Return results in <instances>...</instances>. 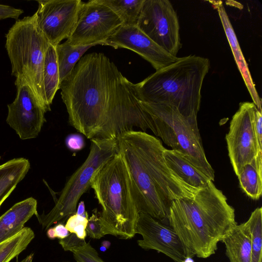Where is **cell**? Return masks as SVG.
Wrapping results in <instances>:
<instances>
[{
	"label": "cell",
	"instance_id": "9a60e30c",
	"mask_svg": "<svg viewBox=\"0 0 262 262\" xmlns=\"http://www.w3.org/2000/svg\"><path fill=\"white\" fill-rule=\"evenodd\" d=\"M104 45L133 51L149 62L156 71L179 58L161 48L137 26H121L104 41Z\"/></svg>",
	"mask_w": 262,
	"mask_h": 262
},
{
	"label": "cell",
	"instance_id": "3957f363",
	"mask_svg": "<svg viewBox=\"0 0 262 262\" xmlns=\"http://www.w3.org/2000/svg\"><path fill=\"white\" fill-rule=\"evenodd\" d=\"M167 220L192 258L214 254L218 243L237 225L234 209L212 181L192 196L173 201Z\"/></svg>",
	"mask_w": 262,
	"mask_h": 262
},
{
	"label": "cell",
	"instance_id": "8d00e7d4",
	"mask_svg": "<svg viewBox=\"0 0 262 262\" xmlns=\"http://www.w3.org/2000/svg\"><path fill=\"white\" fill-rule=\"evenodd\" d=\"M0 160H1V156H0Z\"/></svg>",
	"mask_w": 262,
	"mask_h": 262
},
{
	"label": "cell",
	"instance_id": "f1b7e54d",
	"mask_svg": "<svg viewBox=\"0 0 262 262\" xmlns=\"http://www.w3.org/2000/svg\"><path fill=\"white\" fill-rule=\"evenodd\" d=\"M86 231L90 237L94 239H100L105 235L100 219L99 211L97 209L93 210L92 215L88 219Z\"/></svg>",
	"mask_w": 262,
	"mask_h": 262
},
{
	"label": "cell",
	"instance_id": "484cf974",
	"mask_svg": "<svg viewBox=\"0 0 262 262\" xmlns=\"http://www.w3.org/2000/svg\"><path fill=\"white\" fill-rule=\"evenodd\" d=\"M34 231L24 227L19 233L0 244V262H10L25 250L34 239Z\"/></svg>",
	"mask_w": 262,
	"mask_h": 262
},
{
	"label": "cell",
	"instance_id": "4dcf8cb0",
	"mask_svg": "<svg viewBox=\"0 0 262 262\" xmlns=\"http://www.w3.org/2000/svg\"><path fill=\"white\" fill-rule=\"evenodd\" d=\"M24 12V11L22 9L0 4V20L7 18H13L17 20Z\"/></svg>",
	"mask_w": 262,
	"mask_h": 262
},
{
	"label": "cell",
	"instance_id": "d590c367",
	"mask_svg": "<svg viewBox=\"0 0 262 262\" xmlns=\"http://www.w3.org/2000/svg\"><path fill=\"white\" fill-rule=\"evenodd\" d=\"M182 262H194V261L192 257H187Z\"/></svg>",
	"mask_w": 262,
	"mask_h": 262
},
{
	"label": "cell",
	"instance_id": "7c38bea8",
	"mask_svg": "<svg viewBox=\"0 0 262 262\" xmlns=\"http://www.w3.org/2000/svg\"><path fill=\"white\" fill-rule=\"evenodd\" d=\"M17 93L7 105L6 122L22 140L36 138L46 122V113L35 93L24 80L16 78Z\"/></svg>",
	"mask_w": 262,
	"mask_h": 262
},
{
	"label": "cell",
	"instance_id": "52a82bcc",
	"mask_svg": "<svg viewBox=\"0 0 262 262\" xmlns=\"http://www.w3.org/2000/svg\"><path fill=\"white\" fill-rule=\"evenodd\" d=\"M140 102L151 119L156 136L213 182L214 171L205 155L197 117H186L169 104Z\"/></svg>",
	"mask_w": 262,
	"mask_h": 262
},
{
	"label": "cell",
	"instance_id": "5b68a950",
	"mask_svg": "<svg viewBox=\"0 0 262 262\" xmlns=\"http://www.w3.org/2000/svg\"><path fill=\"white\" fill-rule=\"evenodd\" d=\"M103 232L124 239L134 237L139 212L133 198L126 164L118 152L104 164L91 180Z\"/></svg>",
	"mask_w": 262,
	"mask_h": 262
},
{
	"label": "cell",
	"instance_id": "30bf717a",
	"mask_svg": "<svg viewBox=\"0 0 262 262\" xmlns=\"http://www.w3.org/2000/svg\"><path fill=\"white\" fill-rule=\"evenodd\" d=\"M257 109L253 102H241L226 135L229 157L237 176L246 164L250 163L258 152H262L254 129Z\"/></svg>",
	"mask_w": 262,
	"mask_h": 262
},
{
	"label": "cell",
	"instance_id": "ffe728a7",
	"mask_svg": "<svg viewBox=\"0 0 262 262\" xmlns=\"http://www.w3.org/2000/svg\"><path fill=\"white\" fill-rule=\"evenodd\" d=\"M30 168L29 161L14 158L0 165V206L11 194Z\"/></svg>",
	"mask_w": 262,
	"mask_h": 262
},
{
	"label": "cell",
	"instance_id": "6da1fadb",
	"mask_svg": "<svg viewBox=\"0 0 262 262\" xmlns=\"http://www.w3.org/2000/svg\"><path fill=\"white\" fill-rule=\"evenodd\" d=\"M116 139L139 213L163 221L167 219L173 201L191 197L198 191L186 185L168 167L164 157L166 148L158 138L132 130L121 134Z\"/></svg>",
	"mask_w": 262,
	"mask_h": 262
},
{
	"label": "cell",
	"instance_id": "9c48e42d",
	"mask_svg": "<svg viewBox=\"0 0 262 262\" xmlns=\"http://www.w3.org/2000/svg\"><path fill=\"white\" fill-rule=\"evenodd\" d=\"M138 28L171 55L182 47L176 11L168 0H144Z\"/></svg>",
	"mask_w": 262,
	"mask_h": 262
},
{
	"label": "cell",
	"instance_id": "8fae6325",
	"mask_svg": "<svg viewBox=\"0 0 262 262\" xmlns=\"http://www.w3.org/2000/svg\"><path fill=\"white\" fill-rule=\"evenodd\" d=\"M122 25L114 12L98 0L82 2L75 29L66 41L72 46L104 45Z\"/></svg>",
	"mask_w": 262,
	"mask_h": 262
},
{
	"label": "cell",
	"instance_id": "4316f807",
	"mask_svg": "<svg viewBox=\"0 0 262 262\" xmlns=\"http://www.w3.org/2000/svg\"><path fill=\"white\" fill-rule=\"evenodd\" d=\"M244 223L251 239V262H262V208H256Z\"/></svg>",
	"mask_w": 262,
	"mask_h": 262
},
{
	"label": "cell",
	"instance_id": "4fadbf2b",
	"mask_svg": "<svg viewBox=\"0 0 262 262\" xmlns=\"http://www.w3.org/2000/svg\"><path fill=\"white\" fill-rule=\"evenodd\" d=\"M35 13L36 23L49 42L56 47L68 39L76 26L82 2L80 0H39Z\"/></svg>",
	"mask_w": 262,
	"mask_h": 262
},
{
	"label": "cell",
	"instance_id": "d4e9b609",
	"mask_svg": "<svg viewBox=\"0 0 262 262\" xmlns=\"http://www.w3.org/2000/svg\"><path fill=\"white\" fill-rule=\"evenodd\" d=\"M59 244L64 251L73 253L77 262H105L90 243L78 238L74 233H70L66 238L59 239Z\"/></svg>",
	"mask_w": 262,
	"mask_h": 262
},
{
	"label": "cell",
	"instance_id": "8992f818",
	"mask_svg": "<svg viewBox=\"0 0 262 262\" xmlns=\"http://www.w3.org/2000/svg\"><path fill=\"white\" fill-rule=\"evenodd\" d=\"M6 39L11 75L25 80L46 112L50 111L43 77L45 55L50 43L38 27L36 14L16 20L6 34Z\"/></svg>",
	"mask_w": 262,
	"mask_h": 262
},
{
	"label": "cell",
	"instance_id": "ac0fdd59",
	"mask_svg": "<svg viewBox=\"0 0 262 262\" xmlns=\"http://www.w3.org/2000/svg\"><path fill=\"white\" fill-rule=\"evenodd\" d=\"M164 157L166 163L171 171L193 190L198 191L212 181L197 169L180 153L172 149L165 148Z\"/></svg>",
	"mask_w": 262,
	"mask_h": 262
},
{
	"label": "cell",
	"instance_id": "d6a6232c",
	"mask_svg": "<svg viewBox=\"0 0 262 262\" xmlns=\"http://www.w3.org/2000/svg\"><path fill=\"white\" fill-rule=\"evenodd\" d=\"M254 129L259 147L262 148V111H256L254 118Z\"/></svg>",
	"mask_w": 262,
	"mask_h": 262
},
{
	"label": "cell",
	"instance_id": "1f68e13d",
	"mask_svg": "<svg viewBox=\"0 0 262 262\" xmlns=\"http://www.w3.org/2000/svg\"><path fill=\"white\" fill-rule=\"evenodd\" d=\"M70 234L65 225L62 223H59L53 227H50L47 232V236L50 239L57 238L62 239L67 237Z\"/></svg>",
	"mask_w": 262,
	"mask_h": 262
},
{
	"label": "cell",
	"instance_id": "f546056e",
	"mask_svg": "<svg viewBox=\"0 0 262 262\" xmlns=\"http://www.w3.org/2000/svg\"><path fill=\"white\" fill-rule=\"evenodd\" d=\"M67 148L72 151L81 150L85 145L83 137L78 134H72L68 135L65 140Z\"/></svg>",
	"mask_w": 262,
	"mask_h": 262
},
{
	"label": "cell",
	"instance_id": "2e32d148",
	"mask_svg": "<svg viewBox=\"0 0 262 262\" xmlns=\"http://www.w3.org/2000/svg\"><path fill=\"white\" fill-rule=\"evenodd\" d=\"M213 4L217 8L225 34L231 47L238 69L244 80L245 85L257 108L261 111V100L256 90L255 84L243 55L236 34L222 2Z\"/></svg>",
	"mask_w": 262,
	"mask_h": 262
},
{
	"label": "cell",
	"instance_id": "e575fe53",
	"mask_svg": "<svg viewBox=\"0 0 262 262\" xmlns=\"http://www.w3.org/2000/svg\"><path fill=\"white\" fill-rule=\"evenodd\" d=\"M33 257L34 254L31 253L20 261H19L18 259H17L16 262H32Z\"/></svg>",
	"mask_w": 262,
	"mask_h": 262
},
{
	"label": "cell",
	"instance_id": "ba28073f",
	"mask_svg": "<svg viewBox=\"0 0 262 262\" xmlns=\"http://www.w3.org/2000/svg\"><path fill=\"white\" fill-rule=\"evenodd\" d=\"M90 152L85 161L67 181L54 206L47 213L35 215L42 229L51 226L75 214L79 200L91 187L98 170L118 152L116 139H92Z\"/></svg>",
	"mask_w": 262,
	"mask_h": 262
},
{
	"label": "cell",
	"instance_id": "e0dca14e",
	"mask_svg": "<svg viewBox=\"0 0 262 262\" xmlns=\"http://www.w3.org/2000/svg\"><path fill=\"white\" fill-rule=\"evenodd\" d=\"M37 200L32 197L13 205L0 216V244L19 233L37 212Z\"/></svg>",
	"mask_w": 262,
	"mask_h": 262
},
{
	"label": "cell",
	"instance_id": "277c9868",
	"mask_svg": "<svg viewBox=\"0 0 262 262\" xmlns=\"http://www.w3.org/2000/svg\"><path fill=\"white\" fill-rule=\"evenodd\" d=\"M210 69L209 60L190 55L156 71L134 86L142 102L165 103L184 116L197 117L203 81Z\"/></svg>",
	"mask_w": 262,
	"mask_h": 262
},
{
	"label": "cell",
	"instance_id": "836d02e7",
	"mask_svg": "<svg viewBox=\"0 0 262 262\" xmlns=\"http://www.w3.org/2000/svg\"><path fill=\"white\" fill-rule=\"evenodd\" d=\"M76 213L84 217H88V214L85 210V205L84 202L81 201L78 204Z\"/></svg>",
	"mask_w": 262,
	"mask_h": 262
},
{
	"label": "cell",
	"instance_id": "5bb4252c",
	"mask_svg": "<svg viewBox=\"0 0 262 262\" xmlns=\"http://www.w3.org/2000/svg\"><path fill=\"white\" fill-rule=\"evenodd\" d=\"M136 232L142 236L137 243L144 250H156L175 262H182L187 257L184 246L174 231L148 214L139 213Z\"/></svg>",
	"mask_w": 262,
	"mask_h": 262
},
{
	"label": "cell",
	"instance_id": "cb8c5ba5",
	"mask_svg": "<svg viewBox=\"0 0 262 262\" xmlns=\"http://www.w3.org/2000/svg\"><path fill=\"white\" fill-rule=\"evenodd\" d=\"M120 18L122 26H137L144 0H98Z\"/></svg>",
	"mask_w": 262,
	"mask_h": 262
},
{
	"label": "cell",
	"instance_id": "7a4b0ae2",
	"mask_svg": "<svg viewBox=\"0 0 262 262\" xmlns=\"http://www.w3.org/2000/svg\"><path fill=\"white\" fill-rule=\"evenodd\" d=\"M119 72L103 53H92L82 56L60 83L69 123L88 139H112L107 112Z\"/></svg>",
	"mask_w": 262,
	"mask_h": 262
},
{
	"label": "cell",
	"instance_id": "7402d4cb",
	"mask_svg": "<svg viewBox=\"0 0 262 262\" xmlns=\"http://www.w3.org/2000/svg\"><path fill=\"white\" fill-rule=\"evenodd\" d=\"M43 86L48 104L50 106L60 89L59 74L55 47L50 44L46 52L43 65Z\"/></svg>",
	"mask_w": 262,
	"mask_h": 262
},
{
	"label": "cell",
	"instance_id": "44dd1931",
	"mask_svg": "<svg viewBox=\"0 0 262 262\" xmlns=\"http://www.w3.org/2000/svg\"><path fill=\"white\" fill-rule=\"evenodd\" d=\"M237 177L243 191L251 199L258 200L262 193V152L246 164Z\"/></svg>",
	"mask_w": 262,
	"mask_h": 262
},
{
	"label": "cell",
	"instance_id": "d6986e66",
	"mask_svg": "<svg viewBox=\"0 0 262 262\" xmlns=\"http://www.w3.org/2000/svg\"><path fill=\"white\" fill-rule=\"evenodd\" d=\"M221 242L229 262H251V239L244 223L233 227Z\"/></svg>",
	"mask_w": 262,
	"mask_h": 262
},
{
	"label": "cell",
	"instance_id": "83f0119b",
	"mask_svg": "<svg viewBox=\"0 0 262 262\" xmlns=\"http://www.w3.org/2000/svg\"><path fill=\"white\" fill-rule=\"evenodd\" d=\"M88 219V217L75 213L70 216L65 226L70 233L75 234L81 239H85L87 235L86 227Z\"/></svg>",
	"mask_w": 262,
	"mask_h": 262
},
{
	"label": "cell",
	"instance_id": "603a6c76",
	"mask_svg": "<svg viewBox=\"0 0 262 262\" xmlns=\"http://www.w3.org/2000/svg\"><path fill=\"white\" fill-rule=\"evenodd\" d=\"M91 45L72 46L66 41L55 47L58 66L60 85L74 68L84 53L91 47Z\"/></svg>",
	"mask_w": 262,
	"mask_h": 262
}]
</instances>
